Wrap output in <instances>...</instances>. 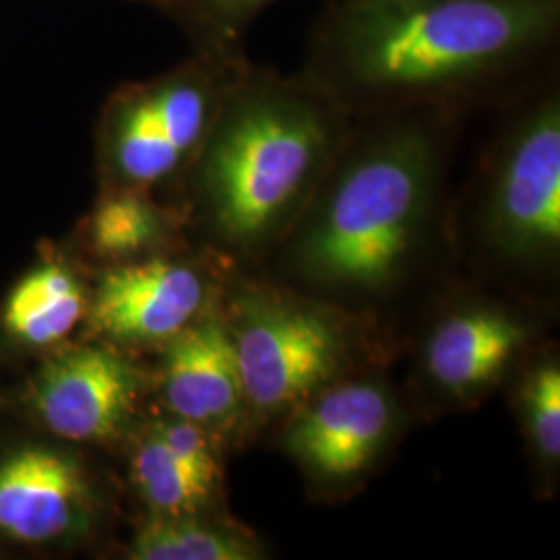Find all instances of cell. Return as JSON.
Segmentation results:
<instances>
[{
  "mask_svg": "<svg viewBox=\"0 0 560 560\" xmlns=\"http://www.w3.org/2000/svg\"><path fill=\"white\" fill-rule=\"evenodd\" d=\"M92 291L60 256L36 261L0 305V339L21 353H52L90 316Z\"/></svg>",
  "mask_w": 560,
  "mask_h": 560,
  "instance_id": "13",
  "label": "cell"
},
{
  "mask_svg": "<svg viewBox=\"0 0 560 560\" xmlns=\"http://www.w3.org/2000/svg\"><path fill=\"white\" fill-rule=\"evenodd\" d=\"M129 478L150 515L208 513L222 488L221 469H208L180 457L148 423L133 439Z\"/></svg>",
  "mask_w": 560,
  "mask_h": 560,
  "instance_id": "15",
  "label": "cell"
},
{
  "mask_svg": "<svg viewBox=\"0 0 560 560\" xmlns=\"http://www.w3.org/2000/svg\"><path fill=\"white\" fill-rule=\"evenodd\" d=\"M521 421L529 451L546 476L559 471L560 368L555 358H544L523 376L520 390Z\"/></svg>",
  "mask_w": 560,
  "mask_h": 560,
  "instance_id": "18",
  "label": "cell"
},
{
  "mask_svg": "<svg viewBox=\"0 0 560 560\" xmlns=\"http://www.w3.org/2000/svg\"><path fill=\"white\" fill-rule=\"evenodd\" d=\"M138 2H145V4H150V7H154V2H156V0H138Z\"/></svg>",
  "mask_w": 560,
  "mask_h": 560,
  "instance_id": "19",
  "label": "cell"
},
{
  "mask_svg": "<svg viewBox=\"0 0 560 560\" xmlns=\"http://www.w3.org/2000/svg\"><path fill=\"white\" fill-rule=\"evenodd\" d=\"M162 349L159 395L168 416L217 439L247 420L240 361L224 318L206 314Z\"/></svg>",
  "mask_w": 560,
  "mask_h": 560,
  "instance_id": "12",
  "label": "cell"
},
{
  "mask_svg": "<svg viewBox=\"0 0 560 560\" xmlns=\"http://www.w3.org/2000/svg\"><path fill=\"white\" fill-rule=\"evenodd\" d=\"M279 0H156L189 42L191 52L222 59H247L245 38L261 13Z\"/></svg>",
  "mask_w": 560,
  "mask_h": 560,
  "instance_id": "17",
  "label": "cell"
},
{
  "mask_svg": "<svg viewBox=\"0 0 560 560\" xmlns=\"http://www.w3.org/2000/svg\"><path fill=\"white\" fill-rule=\"evenodd\" d=\"M210 298L212 284L196 264L152 256L102 272L88 324L119 349L164 347L208 314Z\"/></svg>",
  "mask_w": 560,
  "mask_h": 560,
  "instance_id": "10",
  "label": "cell"
},
{
  "mask_svg": "<svg viewBox=\"0 0 560 560\" xmlns=\"http://www.w3.org/2000/svg\"><path fill=\"white\" fill-rule=\"evenodd\" d=\"M474 214L486 252L515 270H550L560 254V92L548 80L515 113L481 159Z\"/></svg>",
  "mask_w": 560,
  "mask_h": 560,
  "instance_id": "5",
  "label": "cell"
},
{
  "mask_svg": "<svg viewBox=\"0 0 560 560\" xmlns=\"http://www.w3.org/2000/svg\"><path fill=\"white\" fill-rule=\"evenodd\" d=\"M351 122L303 73L249 60L177 189L219 247L256 260L300 221Z\"/></svg>",
  "mask_w": 560,
  "mask_h": 560,
  "instance_id": "3",
  "label": "cell"
},
{
  "mask_svg": "<svg viewBox=\"0 0 560 560\" xmlns=\"http://www.w3.org/2000/svg\"><path fill=\"white\" fill-rule=\"evenodd\" d=\"M98 481L65 442H20L0 451V544L71 548L102 520Z\"/></svg>",
  "mask_w": 560,
  "mask_h": 560,
  "instance_id": "8",
  "label": "cell"
},
{
  "mask_svg": "<svg viewBox=\"0 0 560 560\" xmlns=\"http://www.w3.org/2000/svg\"><path fill=\"white\" fill-rule=\"evenodd\" d=\"M560 0L324 2L303 73L353 117L460 115L552 80Z\"/></svg>",
  "mask_w": 560,
  "mask_h": 560,
  "instance_id": "1",
  "label": "cell"
},
{
  "mask_svg": "<svg viewBox=\"0 0 560 560\" xmlns=\"http://www.w3.org/2000/svg\"><path fill=\"white\" fill-rule=\"evenodd\" d=\"M324 2H345V0H324Z\"/></svg>",
  "mask_w": 560,
  "mask_h": 560,
  "instance_id": "20",
  "label": "cell"
},
{
  "mask_svg": "<svg viewBox=\"0 0 560 560\" xmlns=\"http://www.w3.org/2000/svg\"><path fill=\"white\" fill-rule=\"evenodd\" d=\"M224 320L240 361L247 418L289 416L347 378L353 365V318L295 289L252 284L233 298Z\"/></svg>",
  "mask_w": 560,
  "mask_h": 560,
  "instance_id": "6",
  "label": "cell"
},
{
  "mask_svg": "<svg viewBox=\"0 0 560 560\" xmlns=\"http://www.w3.org/2000/svg\"><path fill=\"white\" fill-rule=\"evenodd\" d=\"M284 451L318 488L358 483L376 467L399 425L390 388L374 378H342L289 413Z\"/></svg>",
  "mask_w": 560,
  "mask_h": 560,
  "instance_id": "9",
  "label": "cell"
},
{
  "mask_svg": "<svg viewBox=\"0 0 560 560\" xmlns=\"http://www.w3.org/2000/svg\"><path fill=\"white\" fill-rule=\"evenodd\" d=\"M145 378L108 342L65 345L25 382L21 402L44 434L65 444H113L138 416Z\"/></svg>",
  "mask_w": 560,
  "mask_h": 560,
  "instance_id": "7",
  "label": "cell"
},
{
  "mask_svg": "<svg viewBox=\"0 0 560 560\" xmlns=\"http://www.w3.org/2000/svg\"><path fill=\"white\" fill-rule=\"evenodd\" d=\"M457 117L400 110L353 119L300 221L277 247L295 291L358 303L399 284L436 221Z\"/></svg>",
  "mask_w": 560,
  "mask_h": 560,
  "instance_id": "2",
  "label": "cell"
},
{
  "mask_svg": "<svg viewBox=\"0 0 560 560\" xmlns=\"http://www.w3.org/2000/svg\"><path fill=\"white\" fill-rule=\"evenodd\" d=\"M180 214L150 191L101 187V198L83 221L90 254L108 266L159 256L179 226Z\"/></svg>",
  "mask_w": 560,
  "mask_h": 560,
  "instance_id": "14",
  "label": "cell"
},
{
  "mask_svg": "<svg viewBox=\"0 0 560 560\" xmlns=\"http://www.w3.org/2000/svg\"><path fill=\"white\" fill-rule=\"evenodd\" d=\"M247 62L189 52L156 78L119 85L96 125L101 187L177 189Z\"/></svg>",
  "mask_w": 560,
  "mask_h": 560,
  "instance_id": "4",
  "label": "cell"
},
{
  "mask_svg": "<svg viewBox=\"0 0 560 560\" xmlns=\"http://www.w3.org/2000/svg\"><path fill=\"white\" fill-rule=\"evenodd\" d=\"M534 339L532 324L501 303H463L430 330L421 372L451 402L480 399L504 378Z\"/></svg>",
  "mask_w": 560,
  "mask_h": 560,
  "instance_id": "11",
  "label": "cell"
},
{
  "mask_svg": "<svg viewBox=\"0 0 560 560\" xmlns=\"http://www.w3.org/2000/svg\"><path fill=\"white\" fill-rule=\"evenodd\" d=\"M131 560H258V538L231 521L208 513L150 515L127 546Z\"/></svg>",
  "mask_w": 560,
  "mask_h": 560,
  "instance_id": "16",
  "label": "cell"
}]
</instances>
